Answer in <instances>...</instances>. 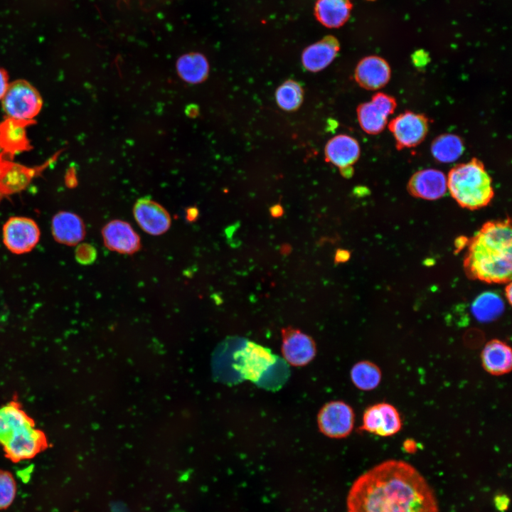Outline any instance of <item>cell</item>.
<instances>
[{"instance_id": "obj_29", "label": "cell", "mask_w": 512, "mask_h": 512, "mask_svg": "<svg viewBox=\"0 0 512 512\" xmlns=\"http://www.w3.org/2000/svg\"><path fill=\"white\" fill-rule=\"evenodd\" d=\"M303 89L301 85L293 80H288L278 87L275 99L279 107L285 111L297 110L303 100Z\"/></svg>"}, {"instance_id": "obj_27", "label": "cell", "mask_w": 512, "mask_h": 512, "mask_svg": "<svg viewBox=\"0 0 512 512\" xmlns=\"http://www.w3.org/2000/svg\"><path fill=\"white\" fill-rule=\"evenodd\" d=\"M504 310L502 299L494 292H486L478 296L471 306L474 317L481 322H490L498 318Z\"/></svg>"}, {"instance_id": "obj_12", "label": "cell", "mask_w": 512, "mask_h": 512, "mask_svg": "<svg viewBox=\"0 0 512 512\" xmlns=\"http://www.w3.org/2000/svg\"><path fill=\"white\" fill-rule=\"evenodd\" d=\"M402 426L397 408L388 402H379L366 409L360 430L386 437L399 432Z\"/></svg>"}, {"instance_id": "obj_40", "label": "cell", "mask_w": 512, "mask_h": 512, "mask_svg": "<svg viewBox=\"0 0 512 512\" xmlns=\"http://www.w3.org/2000/svg\"><path fill=\"white\" fill-rule=\"evenodd\" d=\"M368 1H374V0H368Z\"/></svg>"}, {"instance_id": "obj_19", "label": "cell", "mask_w": 512, "mask_h": 512, "mask_svg": "<svg viewBox=\"0 0 512 512\" xmlns=\"http://www.w3.org/2000/svg\"><path fill=\"white\" fill-rule=\"evenodd\" d=\"M51 231L58 242L75 245L85 238V226L81 218L75 213L60 211L52 219Z\"/></svg>"}, {"instance_id": "obj_38", "label": "cell", "mask_w": 512, "mask_h": 512, "mask_svg": "<svg viewBox=\"0 0 512 512\" xmlns=\"http://www.w3.org/2000/svg\"><path fill=\"white\" fill-rule=\"evenodd\" d=\"M511 292H512L511 283L509 282L505 288V295H506V299L508 300V302L509 304H511V297H512Z\"/></svg>"}, {"instance_id": "obj_35", "label": "cell", "mask_w": 512, "mask_h": 512, "mask_svg": "<svg viewBox=\"0 0 512 512\" xmlns=\"http://www.w3.org/2000/svg\"><path fill=\"white\" fill-rule=\"evenodd\" d=\"M185 113L191 118H195L199 114V107L196 104H189L186 107Z\"/></svg>"}, {"instance_id": "obj_15", "label": "cell", "mask_w": 512, "mask_h": 512, "mask_svg": "<svg viewBox=\"0 0 512 512\" xmlns=\"http://www.w3.org/2000/svg\"><path fill=\"white\" fill-rule=\"evenodd\" d=\"M133 213L141 228L150 235H161L170 228L171 220L168 211L148 196L136 201Z\"/></svg>"}, {"instance_id": "obj_16", "label": "cell", "mask_w": 512, "mask_h": 512, "mask_svg": "<svg viewBox=\"0 0 512 512\" xmlns=\"http://www.w3.org/2000/svg\"><path fill=\"white\" fill-rule=\"evenodd\" d=\"M407 188L409 193L416 198L437 200L447 192V176L442 171L435 169L420 170L410 178Z\"/></svg>"}, {"instance_id": "obj_4", "label": "cell", "mask_w": 512, "mask_h": 512, "mask_svg": "<svg viewBox=\"0 0 512 512\" xmlns=\"http://www.w3.org/2000/svg\"><path fill=\"white\" fill-rule=\"evenodd\" d=\"M1 100L6 117L22 121H34L43 107L40 93L25 80L9 83Z\"/></svg>"}, {"instance_id": "obj_39", "label": "cell", "mask_w": 512, "mask_h": 512, "mask_svg": "<svg viewBox=\"0 0 512 512\" xmlns=\"http://www.w3.org/2000/svg\"><path fill=\"white\" fill-rule=\"evenodd\" d=\"M408 442H405L404 444V447L406 451L408 452H412L416 449V447L415 445V442L412 440H407Z\"/></svg>"}, {"instance_id": "obj_17", "label": "cell", "mask_w": 512, "mask_h": 512, "mask_svg": "<svg viewBox=\"0 0 512 512\" xmlns=\"http://www.w3.org/2000/svg\"><path fill=\"white\" fill-rule=\"evenodd\" d=\"M105 246L122 254H133L141 247L140 238L129 223L121 220L107 223L102 230Z\"/></svg>"}, {"instance_id": "obj_10", "label": "cell", "mask_w": 512, "mask_h": 512, "mask_svg": "<svg viewBox=\"0 0 512 512\" xmlns=\"http://www.w3.org/2000/svg\"><path fill=\"white\" fill-rule=\"evenodd\" d=\"M396 107V100L393 97L383 92L375 94L370 101L360 105L357 109L361 127L370 134L381 132Z\"/></svg>"}, {"instance_id": "obj_23", "label": "cell", "mask_w": 512, "mask_h": 512, "mask_svg": "<svg viewBox=\"0 0 512 512\" xmlns=\"http://www.w3.org/2000/svg\"><path fill=\"white\" fill-rule=\"evenodd\" d=\"M352 6L351 0H316L314 16L325 27L336 28L348 20Z\"/></svg>"}, {"instance_id": "obj_26", "label": "cell", "mask_w": 512, "mask_h": 512, "mask_svg": "<svg viewBox=\"0 0 512 512\" xmlns=\"http://www.w3.org/2000/svg\"><path fill=\"white\" fill-rule=\"evenodd\" d=\"M464 146L462 139L453 134L439 135L432 142L431 152L433 157L442 163H451L463 154Z\"/></svg>"}, {"instance_id": "obj_11", "label": "cell", "mask_w": 512, "mask_h": 512, "mask_svg": "<svg viewBox=\"0 0 512 512\" xmlns=\"http://www.w3.org/2000/svg\"><path fill=\"white\" fill-rule=\"evenodd\" d=\"M58 155L55 154L44 164L35 167L15 163L13 160H0V198L24 190L34 177L43 171Z\"/></svg>"}, {"instance_id": "obj_36", "label": "cell", "mask_w": 512, "mask_h": 512, "mask_svg": "<svg viewBox=\"0 0 512 512\" xmlns=\"http://www.w3.org/2000/svg\"><path fill=\"white\" fill-rule=\"evenodd\" d=\"M270 213L272 217L279 218L284 214V209L280 204H275L270 208Z\"/></svg>"}, {"instance_id": "obj_30", "label": "cell", "mask_w": 512, "mask_h": 512, "mask_svg": "<svg viewBox=\"0 0 512 512\" xmlns=\"http://www.w3.org/2000/svg\"><path fill=\"white\" fill-rule=\"evenodd\" d=\"M16 494V484L12 474L0 469V509L8 508Z\"/></svg>"}, {"instance_id": "obj_25", "label": "cell", "mask_w": 512, "mask_h": 512, "mask_svg": "<svg viewBox=\"0 0 512 512\" xmlns=\"http://www.w3.org/2000/svg\"><path fill=\"white\" fill-rule=\"evenodd\" d=\"M176 71L186 82L198 84L204 81L209 73L206 58L199 53H189L181 56L176 62Z\"/></svg>"}, {"instance_id": "obj_20", "label": "cell", "mask_w": 512, "mask_h": 512, "mask_svg": "<svg viewBox=\"0 0 512 512\" xmlns=\"http://www.w3.org/2000/svg\"><path fill=\"white\" fill-rule=\"evenodd\" d=\"M339 49L340 44L336 38L326 36L303 50L302 65L309 71H320L334 60Z\"/></svg>"}, {"instance_id": "obj_9", "label": "cell", "mask_w": 512, "mask_h": 512, "mask_svg": "<svg viewBox=\"0 0 512 512\" xmlns=\"http://www.w3.org/2000/svg\"><path fill=\"white\" fill-rule=\"evenodd\" d=\"M355 415L352 407L343 401H331L320 410L317 422L319 430L331 438H343L351 432Z\"/></svg>"}, {"instance_id": "obj_14", "label": "cell", "mask_w": 512, "mask_h": 512, "mask_svg": "<svg viewBox=\"0 0 512 512\" xmlns=\"http://www.w3.org/2000/svg\"><path fill=\"white\" fill-rule=\"evenodd\" d=\"M282 353L285 361L293 366H303L315 357L316 344L311 337L292 327L282 330Z\"/></svg>"}, {"instance_id": "obj_31", "label": "cell", "mask_w": 512, "mask_h": 512, "mask_svg": "<svg viewBox=\"0 0 512 512\" xmlns=\"http://www.w3.org/2000/svg\"><path fill=\"white\" fill-rule=\"evenodd\" d=\"M77 261L82 265H90L97 258L96 248L89 243H79L75 252Z\"/></svg>"}, {"instance_id": "obj_37", "label": "cell", "mask_w": 512, "mask_h": 512, "mask_svg": "<svg viewBox=\"0 0 512 512\" xmlns=\"http://www.w3.org/2000/svg\"><path fill=\"white\" fill-rule=\"evenodd\" d=\"M427 58V53L423 50H417L413 55L414 62L420 64L426 62Z\"/></svg>"}, {"instance_id": "obj_21", "label": "cell", "mask_w": 512, "mask_h": 512, "mask_svg": "<svg viewBox=\"0 0 512 512\" xmlns=\"http://www.w3.org/2000/svg\"><path fill=\"white\" fill-rule=\"evenodd\" d=\"M484 369L492 375H502L512 368V350L503 341L494 338L488 341L481 353Z\"/></svg>"}, {"instance_id": "obj_18", "label": "cell", "mask_w": 512, "mask_h": 512, "mask_svg": "<svg viewBox=\"0 0 512 512\" xmlns=\"http://www.w3.org/2000/svg\"><path fill=\"white\" fill-rule=\"evenodd\" d=\"M391 70L383 58L370 55L363 58L355 70V79L358 84L366 90H378L390 80Z\"/></svg>"}, {"instance_id": "obj_1", "label": "cell", "mask_w": 512, "mask_h": 512, "mask_svg": "<svg viewBox=\"0 0 512 512\" xmlns=\"http://www.w3.org/2000/svg\"><path fill=\"white\" fill-rule=\"evenodd\" d=\"M347 512H439L434 490L412 464L388 459L360 475L346 498Z\"/></svg>"}, {"instance_id": "obj_33", "label": "cell", "mask_w": 512, "mask_h": 512, "mask_svg": "<svg viewBox=\"0 0 512 512\" xmlns=\"http://www.w3.org/2000/svg\"><path fill=\"white\" fill-rule=\"evenodd\" d=\"M495 505L500 511L507 510L509 503V498L505 494L496 496L494 499Z\"/></svg>"}, {"instance_id": "obj_13", "label": "cell", "mask_w": 512, "mask_h": 512, "mask_svg": "<svg viewBox=\"0 0 512 512\" xmlns=\"http://www.w3.org/2000/svg\"><path fill=\"white\" fill-rule=\"evenodd\" d=\"M34 124L35 121H22L8 117L0 122V160H13L17 154L32 148L26 127Z\"/></svg>"}, {"instance_id": "obj_24", "label": "cell", "mask_w": 512, "mask_h": 512, "mask_svg": "<svg viewBox=\"0 0 512 512\" xmlns=\"http://www.w3.org/2000/svg\"><path fill=\"white\" fill-rule=\"evenodd\" d=\"M35 425L34 420L18 401L12 400L0 408V444L4 445L21 429Z\"/></svg>"}, {"instance_id": "obj_28", "label": "cell", "mask_w": 512, "mask_h": 512, "mask_svg": "<svg viewBox=\"0 0 512 512\" xmlns=\"http://www.w3.org/2000/svg\"><path fill=\"white\" fill-rule=\"evenodd\" d=\"M351 379L353 385L358 389L365 391L376 388L382 379L380 368L369 361H361L356 363L351 368Z\"/></svg>"}, {"instance_id": "obj_8", "label": "cell", "mask_w": 512, "mask_h": 512, "mask_svg": "<svg viewBox=\"0 0 512 512\" xmlns=\"http://www.w3.org/2000/svg\"><path fill=\"white\" fill-rule=\"evenodd\" d=\"M2 447L6 458L18 462L31 459L47 449L48 442L42 430L29 425L16 432Z\"/></svg>"}, {"instance_id": "obj_7", "label": "cell", "mask_w": 512, "mask_h": 512, "mask_svg": "<svg viewBox=\"0 0 512 512\" xmlns=\"http://www.w3.org/2000/svg\"><path fill=\"white\" fill-rule=\"evenodd\" d=\"M398 149L420 144L429 129V119L424 114L407 111L394 117L388 124Z\"/></svg>"}, {"instance_id": "obj_34", "label": "cell", "mask_w": 512, "mask_h": 512, "mask_svg": "<svg viewBox=\"0 0 512 512\" xmlns=\"http://www.w3.org/2000/svg\"><path fill=\"white\" fill-rule=\"evenodd\" d=\"M351 257V253L348 250L344 249H338L336 252L334 257V262L336 263H341L347 262Z\"/></svg>"}, {"instance_id": "obj_22", "label": "cell", "mask_w": 512, "mask_h": 512, "mask_svg": "<svg viewBox=\"0 0 512 512\" xmlns=\"http://www.w3.org/2000/svg\"><path fill=\"white\" fill-rule=\"evenodd\" d=\"M327 161L339 167L340 170L352 167L360 156V146L356 139L346 134L331 138L325 146Z\"/></svg>"}, {"instance_id": "obj_3", "label": "cell", "mask_w": 512, "mask_h": 512, "mask_svg": "<svg viewBox=\"0 0 512 512\" xmlns=\"http://www.w3.org/2000/svg\"><path fill=\"white\" fill-rule=\"evenodd\" d=\"M447 189L462 208L476 210L487 206L494 196L491 178L477 159L454 166L447 176Z\"/></svg>"}, {"instance_id": "obj_5", "label": "cell", "mask_w": 512, "mask_h": 512, "mask_svg": "<svg viewBox=\"0 0 512 512\" xmlns=\"http://www.w3.org/2000/svg\"><path fill=\"white\" fill-rule=\"evenodd\" d=\"M3 242L12 253L21 255L31 251L38 243L41 231L36 222L24 216L9 218L2 229Z\"/></svg>"}, {"instance_id": "obj_32", "label": "cell", "mask_w": 512, "mask_h": 512, "mask_svg": "<svg viewBox=\"0 0 512 512\" xmlns=\"http://www.w3.org/2000/svg\"><path fill=\"white\" fill-rule=\"evenodd\" d=\"M9 85L8 73L4 68H0V100L4 97Z\"/></svg>"}, {"instance_id": "obj_2", "label": "cell", "mask_w": 512, "mask_h": 512, "mask_svg": "<svg viewBox=\"0 0 512 512\" xmlns=\"http://www.w3.org/2000/svg\"><path fill=\"white\" fill-rule=\"evenodd\" d=\"M511 225L509 218L489 221L469 241L464 259L466 275L487 283L511 279Z\"/></svg>"}, {"instance_id": "obj_6", "label": "cell", "mask_w": 512, "mask_h": 512, "mask_svg": "<svg viewBox=\"0 0 512 512\" xmlns=\"http://www.w3.org/2000/svg\"><path fill=\"white\" fill-rule=\"evenodd\" d=\"M235 357L237 370L245 379L255 383L262 380L277 358L268 348L252 341H246Z\"/></svg>"}]
</instances>
